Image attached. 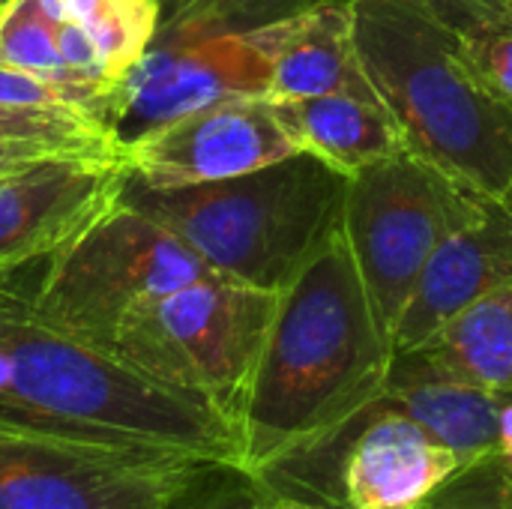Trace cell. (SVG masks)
Here are the masks:
<instances>
[{
  "label": "cell",
  "mask_w": 512,
  "mask_h": 509,
  "mask_svg": "<svg viewBox=\"0 0 512 509\" xmlns=\"http://www.w3.org/2000/svg\"><path fill=\"white\" fill-rule=\"evenodd\" d=\"M384 333L342 225L279 291L240 420L243 465L261 471L315 447L387 387Z\"/></svg>",
  "instance_id": "obj_1"
},
{
  "label": "cell",
  "mask_w": 512,
  "mask_h": 509,
  "mask_svg": "<svg viewBox=\"0 0 512 509\" xmlns=\"http://www.w3.org/2000/svg\"><path fill=\"white\" fill-rule=\"evenodd\" d=\"M0 426L120 450L243 462L240 429L216 405L48 324L24 294L0 309Z\"/></svg>",
  "instance_id": "obj_2"
},
{
  "label": "cell",
  "mask_w": 512,
  "mask_h": 509,
  "mask_svg": "<svg viewBox=\"0 0 512 509\" xmlns=\"http://www.w3.org/2000/svg\"><path fill=\"white\" fill-rule=\"evenodd\" d=\"M363 72L405 147L483 198L512 195V111L474 75L462 36L402 0H351Z\"/></svg>",
  "instance_id": "obj_3"
},
{
  "label": "cell",
  "mask_w": 512,
  "mask_h": 509,
  "mask_svg": "<svg viewBox=\"0 0 512 509\" xmlns=\"http://www.w3.org/2000/svg\"><path fill=\"white\" fill-rule=\"evenodd\" d=\"M348 183V174L300 150L195 186L159 189L129 174L120 201L165 225L219 276L279 294L342 225Z\"/></svg>",
  "instance_id": "obj_4"
},
{
  "label": "cell",
  "mask_w": 512,
  "mask_h": 509,
  "mask_svg": "<svg viewBox=\"0 0 512 509\" xmlns=\"http://www.w3.org/2000/svg\"><path fill=\"white\" fill-rule=\"evenodd\" d=\"M276 306V291L213 273L135 306L108 351L168 387L207 399L240 429Z\"/></svg>",
  "instance_id": "obj_5"
},
{
  "label": "cell",
  "mask_w": 512,
  "mask_h": 509,
  "mask_svg": "<svg viewBox=\"0 0 512 509\" xmlns=\"http://www.w3.org/2000/svg\"><path fill=\"white\" fill-rule=\"evenodd\" d=\"M48 261L30 297L36 315L105 351L135 306L216 273L165 225L123 201Z\"/></svg>",
  "instance_id": "obj_6"
},
{
  "label": "cell",
  "mask_w": 512,
  "mask_h": 509,
  "mask_svg": "<svg viewBox=\"0 0 512 509\" xmlns=\"http://www.w3.org/2000/svg\"><path fill=\"white\" fill-rule=\"evenodd\" d=\"M483 195L429 159L399 150L348 183L342 231L393 342V327L435 249L480 210Z\"/></svg>",
  "instance_id": "obj_7"
},
{
  "label": "cell",
  "mask_w": 512,
  "mask_h": 509,
  "mask_svg": "<svg viewBox=\"0 0 512 509\" xmlns=\"http://www.w3.org/2000/svg\"><path fill=\"white\" fill-rule=\"evenodd\" d=\"M198 462L0 426V509H162Z\"/></svg>",
  "instance_id": "obj_8"
},
{
  "label": "cell",
  "mask_w": 512,
  "mask_h": 509,
  "mask_svg": "<svg viewBox=\"0 0 512 509\" xmlns=\"http://www.w3.org/2000/svg\"><path fill=\"white\" fill-rule=\"evenodd\" d=\"M291 21L201 39L153 36L141 60L111 90L102 123L126 147L195 108L234 96H267L273 57Z\"/></svg>",
  "instance_id": "obj_9"
},
{
  "label": "cell",
  "mask_w": 512,
  "mask_h": 509,
  "mask_svg": "<svg viewBox=\"0 0 512 509\" xmlns=\"http://www.w3.org/2000/svg\"><path fill=\"white\" fill-rule=\"evenodd\" d=\"M123 150L129 174L159 189L240 177L300 153L270 96H234L195 108Z\"/></svg>",
  "instance_id": "obj_10"
},
{
  "label": "cell",
  "mask_w": 512,
  "mask_h": 509,
  "mask_svg": "<svg viewBox=\"0 0 512 509\" xmlns=\"http://www.w3.org/2000/svg\"><path fill=\"white\" fill-rule=\"evenodd\" d=\"M126 159L51 156L0 177V276L57 255L120 201Z\"/></svg>",
  "instance_id": "obj_11"
},
{
  "label": "cell",
  "mask_w": 512,
  "mask_h": 509,
  "mask_svg": "<svg viewBox=\"0 0 512 509\" xmlns=\"http://www.w3.org/2000/svg\"><path fill=\"white\" fill-rule=\"evenodd\" d=\"M512 285V195L483 198L423 267L396 327L393 354L414 351L450 318Z\"/></svg>",
  "instance_id": "obj_12"
},
{
  "label": "cell",
  "mask_w": 512,
  "mask_h": 509,
  "mask_svg": "<svg viewBox=\"0 0 512 509\" xmlns=\"http://www.w3.org/2000/svg\"><path fill=\"white\" fill-rule=\"evenodd\" d=\"M0 63L90 93L99 117L120 81L87 24L63 0H9L0 9Z\"/></svg>",
  "instance_id": "obj_13"
},
{
  "label": "cell",
  "mask_w": 512,
  "mask_h": 509,
  "mask_svg": "<svg viewBox=\"0 0 512 509\" xmlns=\"http://www.w3.org/2000/svg\"><path fill=\"white\" fill-rule=\"evenodd\" d=\"M333 93L375 99L354 42L351 0H327L297 15L270 69V99H315Z\"/></svg>",
  "instance_id": "obj_14"
},
{
  "label": "cell",
  "mask_w": 512,
  "mask_h": 509,
  "mask_svg": "<svg viewBox=\"0 0 512 509\" xmlns=\"http://www.w3.org/2000/svg\"><path fill=\"white\" fill-rule=\"evenodd\" d=\"M507 396L510 393L432 375L396 354L384 387V399L441 438L459 456V468L501 456V417Z\"/></svg>",
  "instance_id": "obj_15"
},
{
  "label": "cell",
  "mask_w": 512,
  "mask_h": 509,
  "mask_svg": "<svg viewBox=\"0 0 512 509\" xmlns=\"http://www.w3.org/2000/svg\"><path fill=\"white\" fill-rule=\"evenodd\" d=\"M273 102L297 147L348 177L387 156H396L399 150H408L399 123L378 96L363 99L351 93H333Z\"/></svg>",
  "instance_id": "obj_16"
},
{
  "label": "cell",
  "mask_w": 512,
  "mask_h": 509,
  "mask_svg": "<svg viewBox=\"0 0 512 509\" xmlns=\"http://www.w3.org/2000/svg\"><path fill=\"white\" fill-rule=\"evenodd\" d=\"M396 357L432 375L512 393V285L468 306L420 348Z\"/></svg>",
  "instance_id": "obj_17"
},
{
  "label": "cell",
  "mask_w": 512,
  "mask_h": 509,
  "mask_svg": "<svg viewBox=\"0 0 512 509\" xmlns=\"http://www.w3.org/2000/svg\"><path fill=\"white\" fill-rule=\"evenodd\" d=\"M0 147H33L54 156L126 159L123 144L93 114L78 108H27L0 102Z\"/></svg>",
  "instance_id": "obj_18"
},
{
  "label": "cell",
  "mask_w": 512,
  "mask_h": 509,
  "mask_svg": "<svg viewBox=\"0 0 512 509\" xmlns=\"http://www.w3.org/2000/svg\"><path fill=\"white\" fill-rule=\"evenodd\" d=\"M282 498L243 462L204 459L162 509H276Z\"/></svg>",
  "instance_id": "obj_19"
},
{
  "label": "cell",
  "mask_w": 512,
  "mask_h": 509,
  "mask_svg": "<svg viewBox=\"0 0 512 509\" xmlns=\"http://www.w3.org/2000/svg\"><path fill=\"white\" fill-rule=\"evenodd\" d=\"M462 54L480 84L512 111V0L462 36Z\"/></svg>",
  "instance_id": "obj_20"
},
{
  "label": "cell",
  "mask_w": 512,
  "mask_h": 509,
  "mask_svg": "<svg viewBox=\"0 0 512 509\" xmlns=\"http://www.w3.org/2000/svg\"><path fill=\"white\" fill-rule=\"evenodd\" d=\"M417 509H512V462L489 456L465 465Z\"/></svg>",
  "instance_id": "obj_21"
},
{
  "label": "cell",
  "mask_w": 512,
  "mask_h": 509,
  "mask_svg": "<svg viewBox=\"0 0 512 509\" xmlns=\"http://www.w3.org/2000/svg\"><path fill=\"white\" fill-rule=\"evenodd\" d=\"M0 102L27 105V108H78V111L99 117V102L90 93L57 84L51 78H42L18 66H6V63H0Z\"/></svg>",
  "instance_id": "obj_22"
},
{
  "label": "cell",
  "mask_w": 512,
  "mask_h": 509,
  "mask_svg": "<svg viewBox=\"0 0 512 509\" xmlns=\"http://www.w3.org/2000/svg\"><path fill=\"white\" fill-rule=\"evenodd\" d=\"M402 3L420 9L423 15L435 18L438 24L450 27L459 36H465L477 24H483L489 15H495L504 0H402Z\"/></svg>",
  "instance_id": "obj_23"
},
{
  "label": "cell",
  "mask_w": 512,
  "mask_h": 509,
  "mask_svg": "<svg viewBox=\"0 0 512 509\" xmlns=\"http://www.w3.org/2000/svg\"><path fill=\"white\" fill-rule=\"evenodd\" d=\"M54 153H45V150H33V147H0V177L6 174H15V171H24L42 159H51Z\"/></svg>",
  "instance_id": "obj_24"
},
{
  "label": "cell",
  "mask_w": 512,
  "mask_h": 509,
  "mask_svg": "<svg viewBox=\"0 0 512 509\" xmlns=\"http://www.w3.org/2000/svg\"><path fill=\"white\" fill-rule=\"evenodd\" d=\"M186 3H192V0H159V18L174 12V9H180V6H186Z\"/></svg>",
  "instance_id": "obj_25"
},
{
  "label": "cell",
  "mask_w": 512,
  "mask_h": 509,
  "mask_svg": "<svg viewBox=\"0 0 512 509\" xmlns=\"http://www.w3.org/2000/svg\"><path fill=\"white\" fill-rule=\"evenodd\" d=\"M276 509H330L321 507V504H306V501H282Z\"/></svg>",
  "instance_id": "obj_26"
},
{
  "label": "cell",
  "mask_w": 512,
  "mask_h": 509,
  "mask_svg": "<svg viewBox=\"0 0 512 509\" xmlns=\"http://www.w3.org/2000/svg\"><path fill=\"white\" fill-rule=\"evenodd\" d=\"M15 294H18V291H12V288H6V285L0 282V309H3V306H6V303H9V300L15 297Z\"/></svg>",
  "instance_id": "obj_27"
},
{
  "label": "cell",
  "mask_w": 512,
  "mask_h": 509,
  "mask_svg": "<svg viewBox=\"0 0 512 509\" xmlns=\"http://www.w3.org/2000/svg\"><path fill=\"white\" fill-rule=\"evenodd\" d=\"M6 3H9V0H0V9H3V6H6Z\"/></svg>",
  "instance_id": "obj_28"
}]
</instances>
